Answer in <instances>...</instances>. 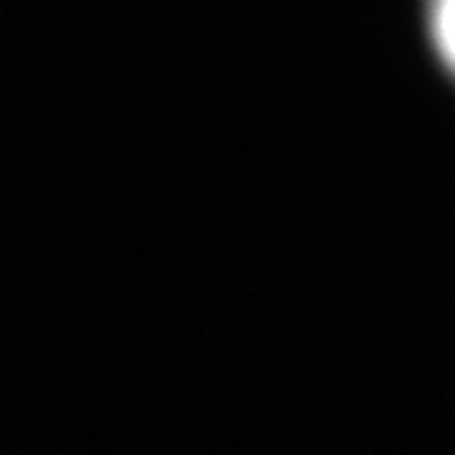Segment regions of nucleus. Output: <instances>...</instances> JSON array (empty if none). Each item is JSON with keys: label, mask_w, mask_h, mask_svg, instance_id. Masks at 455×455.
<instances>
[{"label": "nucleus", "mask_w": 455, "mask_h": 455, "mask_svg": "<svg viewBox=\"0 0 455 455\" xmlns=\"http://www.w3.org/2000/svg\"><path fill=\"white\" fill-rule=\"evenodd\" d=\"M427 28L440 61L455 76V0H427Z\"/></svg>", "instance_id": "nucleus-1"}]
</instances>
